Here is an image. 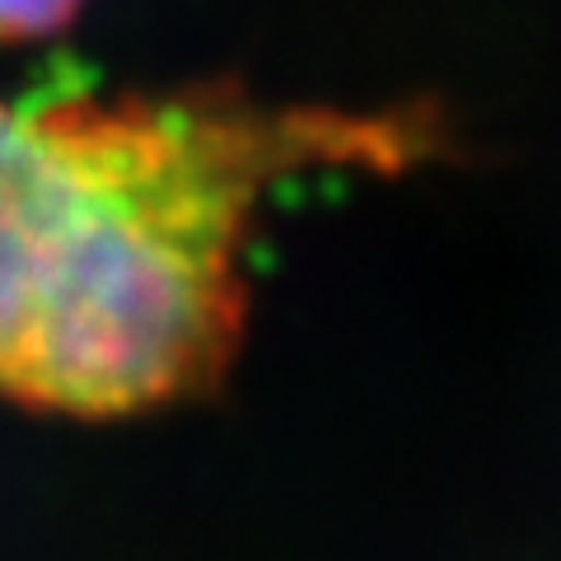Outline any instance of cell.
I'll use <instances>...</instances> for the list:
<instances>
[{
    "label": "cell",
    "mask_w": 561,
    "mask_h": 561,
    "mask_svg": "<svg viewBox=\"0 0 561 561\" xmlns=\"http://www.w3.org/2000/svg\"><path fill=\"white\" fill-rule=\"evenodd\" d=\"M84 0H0V47L57 38L76 24Z\"/></svg>",
    "instance_id": "7a4b0ae2"
},
{
    "label": "cell",
    "mask_w": 561,
    "mask_h": 561,
    "mask_svg": "<svg viewBox=\"0 0 561 561\" xmlns=\"http://www.w3.org/2000/svg\"><path fill=\"white\" fill-rule=\"evenodd\" d=\"M454 150L431 103H272L234 80L0 94V398L113 421L220 389L276 192L398 179Z\"/></svg>",
    "instance_id": "6da1fadb"
}]
</instances>
